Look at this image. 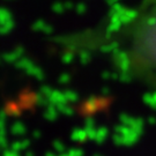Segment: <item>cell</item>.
Segmentation results:
<instances>
[{"instance_id": "1", "label": "cell", "mask_w": 156, "mask_h": 156, "mask_svg": "<svg viewBox=\"0 0 156 156\" xmlns=\"http://www.w3.org/2000/svg\"><path fill=\"white\" fill-rule=\"evenodd\" d=\"M108 39L128 74L156 83V0H141Z\"/></svg>"}]
</instances>
